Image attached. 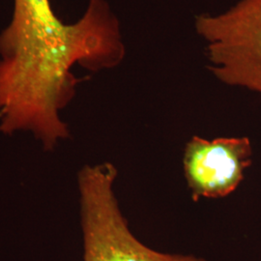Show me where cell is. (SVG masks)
I'll return each instance as SVG.
<instances>
[{
  "label": "cell",
  "mask_w": 261,
  "mask_h": 261,
  "mask_svg": "<svg viewBox=\"0 0 261 261\" xmlns=\"http://www.w3.org/2000/svg\"><path fill=\"white\" fill-rule=\"evenodd\" d=\"M124 56L119 23L105 0H90L72 24L56 17L49 0H14L0 33V130H30L54 148L68 137L59 112L75 93L72 68H112Z\"/></svg>",
  "instance_id": "1"
},
{
  "label": "cell",
  "mask_w": 261,
  "mask_h": 261,
  "mask_svg": "<svg viewBox=\"0 0 261 261\" xmlns=\"http://www.w3.org/2000/svg\"><path fill=\"white\" fill-rule=\"evenodd\" d=\"M116 174L109 163L85 166L79 174L84 261H207L194 254L159 252L140 241L114 195Z\"/></svg>",
  "instance_id": "2"
},
{
  "label": "cell",
  "mask_w": 261,
  "mask_h": 261,
  "mask_svg": "<svg viewBox=\"0 0 261 261\" xmlns=\"http://www.w3.org/2000/svg\"><path fill=\"white\" fill-rule=\"evenodd\" d=\"M195 25L216 77L261 95V0H239L222 14H201Z\"/></svg>",
  "instance_id": "3"
},
{
  "label": "cell",
  "mask_w": 261,
  "mask_h": 261,
  "mask_svg": "<svg viewBox=\"0 0 261 261\" xmlns=\"http://www.w3.org/2000/svg\"><path fill=\"white\" fill-rule=\"evenodd\" d=\"M248 138L207 140L194 137L184 152V172L195 201L201 197L229 196L240 185L246 168L252 164Z\"/></svg>",
  "instance_id": "4"
}]
</instances>
